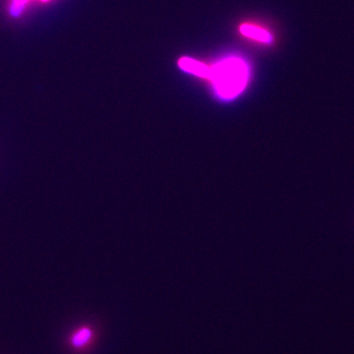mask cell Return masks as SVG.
Here are the masks:
<instances>
[{
    "label": "cell",
    "mask_w": 354,
    "mask_h": 354,
    "mask_svg": "<svg viewBox=\"0 0 354 354\" xmlns=\"http://www.w3.org/2000/svg\"><path fill=\"white\" fill-rule=\"evenodd\" d=\"M249 69L245 62L236 57L225 59L210 70L209 79L216 91L225 99L236 97L245 88Z\"/></svg>",
    "instance_id": "cell-1"
},
{
    "label": "cell",
    "mask_w": 354,
    "mask_h": 354,
    "mask_svg": "<svg viewBox=\"0 0 354 354\" xmlns=\"http://www.w3.org/2000/svg\"><path fill=\"white\" fill-rule=\"evenodd\" d=\"M48 0H8V12L12 19H19L35 2L46 3Z\"/></svg>",
    "instance_id": "cell-2"
},
{
    "label": "cell",
    "mask_w": 354,
    "mask_h": 354,
    "mask_svg": "<svg viewBox=\"0 0 354 354\" xmlns=\"http://www.w3.org/2000/svg\"><path fill=\"white\" fill-rule=\"evenodd\" d=\"M180 68L198 77L209 78L211 68L199 62L192 59H183L180 61Z\"/></svg>",
    "instance_id": "cell-3"
},
{
    "label": "cell",
    "mask_w": 354,
    "mask_h": 354,
    "mask_svg": "<svg viewBox=\"0 0 354 354\" xmlns=\"http://www.w3.org/2000/svg\"><path fill=\"white\" fill-rule=\"evenodd\" d=\"M93 337V331L88 327L83 326L71 335L70 344L74 348L81 349L90 343Z\"/></svg>",
    "instance_id": "cell-4"
},
{
    "label": "cell",
    "mask_w": 354,
    "mask_h": 354,
    "mask_svg": "<svg viewBox=\"0 0 354 354\" xmlns=\"http://www.w3.org/2000/svg\"><path fill=\"white\" fill-rule=\"evenodd\" d=\"M241 30L245 37L257 39V41L268 43L272 39L271 35L268 32L253 26H243Z\"/></svg>",
    "instance_id": "cell-5"
}]
</instances>
